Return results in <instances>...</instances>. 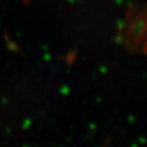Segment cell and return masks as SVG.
<instances>
[]
</instances>
